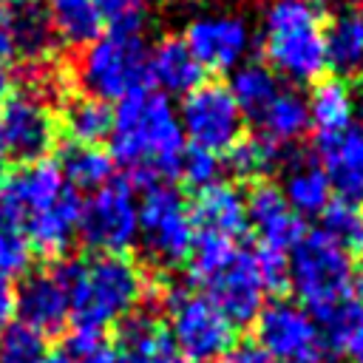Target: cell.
Wrapping results in <instances>:
<instances>
[{
	"instance_id": "obj_21",
	"label": "cell",
	"mask_w": 363,
	"mask_h": 363,
	"mask_svg": "<svg viewBox=\"0 0 363 363\" xmlns=\"http://www.w3.org/2000/svg\"><path fill=\"white\" fill-rule=\"evenodd\" d=\"M326 68L340 77L363 71V9L343 6L323 23Z\"/></svg>"
},
{
	"instance_id": "obj_39",
	"label": "cell",
	"mask_w": 363,
	"mask_h": 363,
	"mask_svg": "<svg viewBox=\"0 0 363 363\" xmlns=\"http://www.w3.org/2000/svg\"><path fill=\"white\" fill-rule=\"evenodd\" d=\"M218 363H275L255 340H235L221 357Z\"/></svg>"
},
{
	"instance_id": "obj_19",
	"label": "cell",
	"mask_w": 363,
	"mask_h": 363,
	"mask_svg": "<svg viewBox=\"0 0 363 363\" xmlns=\"http://www.w3.org/2000/svg\"><path fill=\"white\" fill-rule=\"evenodd\" d=\"M147 79L164 96H184L204 82V68L179 34L156 40L147 51Z\"/></svg>"
},
{
	"instance_id": "obj_36",
	"label": "cell",
	"mask_w": 363,
	"mask_h": 363,
	"mask_svg": "<svg viewBox=\"0 0 363 363\" xmlns=\"http://www.w3.org/2000/svg\"><path fill=\"white\" fill-rule=\"evenodd\" d=\"M218 167H221V159L216 153H207V150H199V147H184V156H182L176 179H182L184 184L201 190V187L218 182Z\"/></svg>"
},
{
	"instance_id": "obj_24",
	"label": "cell",
	"mask_w": 363,
	"mask_h": 363,
	"mask_svg": "<svg viewBox=\"0 0 363 363\" xmlns=\"http://www.w3.org/2000/svg\"><path fill=\"white\" fill-rule=\"evenodd\" d=\"M255 122H258V133L264 139H269L278 147H286L309 130L306 96L292 88H281L275 94V99L255 116Z\"/></svg>"
},
{
	"instance_id": "obj_41",
	"label": "cell",
	"mask_w": 363,
	"mask_h": 363,
	"mask_svg": "<svg viewBox=\"0 0 363 363\" xmlns=\"http://www.w3.org/2000/svg\"><path fill=\"white\" fill-rule=\"evenodd\" d=\"M343 352L349 354V363H363V326H360V332L349 340V346H346Z\"/></svg>"
},
{
	"instance_id": "obj_12",
	"label": "cell",
	"mask_w": 363,
	"mask_h": 363,
	"mask_svg": "<svg viewBox=\"0 0 363 363\" xmlns=\"http://www.w3.org/2000/svg\"><path fill=\"white\" fill-rule=\"evenodd\" d=\"M176 113L184 139H190V147L218 156L227 153L244 136L247 116L241 113L224 82H201L199 88L182 96Z\"/></svg>"
},
{
	"instance_id": "obj_18",
	"label": "cell",
	"mask_w": 363,
	"mask_h": 363,
	"mask_svg": "<svg viewBox=\"0 0 363 363\" xmlns=\"http://www.w3.org/2000/svg\"><path fill=\"white\" fill-rule=\"evenodd\" d=\"M318 164L337 199L363 204V130L349 128L337 136L318 139Z\"/></svg>"
},
{
	"instance_id": "obj_43",
	"label": "cell",
	"mask_w": 363,
	"mask_h": 363,
	"mask_svg": "<svg viewBox=\"0 0 363 363\" xmlns=\"http://www.w3.org/2000/svg\"><path fill=\"white\" fill-rule=\"evenodd\" d=\"M352 99H354V116L360 119V130H363V85L352 91Z\"/></svg>"
},
{
	"instance_id": "obj_8",
	"label": "cell",
	"mask_w": 363,
	"mask_h": 363,
	"mask_svg": "<svg viewBox=\"0 0 363 363\" xmlns=\"http://www.w3.org/2000/svg\"><path fill=\"white\" fill-rule=\"evenodd\" d=\"M193 221L190 201L179 187L162 182L150 184L139 201V241L145 255L162 267L173 269L190 258L193 250Z\"/></svg>"
},
{
	"instance_id": "obj_13",
	"label": "cell",
	"mask_w": 363,
	"mask_h": 363,
	"mask_svg": "<svg viewBox=\"0 0 363 363\" xmlns=\"http://www.w3.org/2000/svg\"><path fill=\"white\" fill-rule=\"evenodd\" d=\"M252 323H255L252 340L272 360L320 363L326 357V349L312 315L289 298H272L269 303H264Z\"/></svg>"
},
{
	"instance_id": "obj_7",
	"label": "cell",
	"mask_w": 363,
	"mask_h": 363,
	"mask_svg": "<svg viewBox=\"0 0 363 363\" xmlns=\"http://www.w3.org/2000/svg\"><path fill=\"white\" fill-rule=\"evenodd\" d=\"M164 309L167 337L187 363H213L235 343V326L196 289H170Z\"/></svg>"
},
{
	"instance_id": "obj_23",
	"label": "cell",
	"mask_w": 363,
	"mask_h": 363,
	"mask_svg": "<svg viewBox=\"0 0 363 363\" xmlns=\"http://www.w3.org/2000/svg\"><path fill=\"white\" fill-rule=\"evenodd\" d=\"M281 196L298 218L320 216L332 201V184L315 159H298L284 170Z\"/></svg>"
},
{
	"instance_id": "obj_38",
	"label": "cell",
	"mask_w": 363,
	"mask_h": 363,
	"mask_svg": "<svg viewBox=\"0 0 363 363\" xmlns=\"http://www.w3.org/2000/svg\"><path fill=\"white\" fill-rule=\"evenodd\" d=\"M20 57V37H17V9L0 3V62L11 68Z\"/></svg>"
},
{
	"instance_id": "obj_14",
	"label": "cell",
	"mask_w": 363,
	"mask_h": 363,
	"mask_svg": "<svg viewBox=\"0 0 363 363\" xmlns=\"http://www.w3.org/2000/svg\"><path fill=\"white\" fill-rule=\"evenodd\" d=\"M182 40L199 60L204 71H218V74H233L241 62H247L252 51V28L244 14L230 11V9H216V11H201L196 14Z\"/></svg>"
},
{
	"instance_id": "obj_20",
	"label": "cell",
	"mask_w": 363,
	"mask_h": 363,
	"mask_svg": "<svg viewBox=\"0 0 363 363\" xmlns=\"http://www.w3.org/2000/svg\"><path fill=\"white\" fill-rule=\"evenodd\" d=\"M113 352L116 363H179L164 323L150 309H136L119 323Z\"/></svg>"
},
{
	"instance_id": "obj_5",
	"label": "cell",
	"mask_w": 363,
	"mask_h": 363,
	"mask_svg": "<svg viewBox=\"0 0 363 363\" xmlns=\"http://www.w3.org/2000/svg\"><path fill=\"white\" fill-rule=\"evenodd\" d=\"M286 286L309 315H318L346 298L354 289L352 255L332 244L320 230L303 233L286 258Z\"/></svg>"
},
{
	"instance_id": "obj_25",
	"label": "cell",
	"mask_w": 363,
	"mask_h": 363,
	"mask_svg": "<svg viewBox=\"0 0 363 363\" xmlns=\"http://www.w3.org/2000/svg\"><path fill=\"white\" fill-rule=\"evenodd\" d=\"M48 23L57 40L68 45H88L102 34V20L96 11V0H45Z\"/></svg>"
},
{
	"instance_id": "obj_37",
	"label": "cell",
	"mask_w": 363,
	"mask_h": 363,
	"mask_svg": "<svg viewBox=\"0 0 363 363\" xmlns=\"http://www.w3.org/2000/svg\"><path fill=\"white\" fill-rule=\"evenodd\" d=\"M252 255H255V264H258V272H261L267 292L286 289V255L278 250H267V247H258Z\"/></svg>"
},
{
	"instance_id": "obj_3",
	"label": "cell",
	"mask_w": 363,
	"mask_h": 363,
	"mask_svg": "<svg viewBox=\"0 0 363 363\" xmlns=\"http://www.w3.org/2000/svg\"><path fill=\"white\" fill-rule=\"evenodd\" d=\"M68 289V320L82 335H102L139 309L147 278L128 255H85L57 267Z\"/></svg>"
},
{
	"instance_id": "obj_29",
	"label": "cell",
	"mask_w": 363,
	"mask_h": 363,
	"mask_svg": "<svg viewBox=\"0 0 363 363\" xmlns=\"http://www.w3.org/2000/svg\"><path fill=\"white\" fill-rule=\"evenodd\" d=\"M284 147L272 145L261 133H244L227 153L224 164L238 176V179H264L278 162H281Z\"/></svg>"
},
{
	"instance_id": "obj_10",
	"label": "cell",
	"mask_w": 363,
	"mask_h": 363,
	"mask_svg": "<svg viewBox=\"0 0 363 363\" xmlns=\"http://www.w3.org/2000/svg\"><path fill=\"white\" fill-rule=\"evenodd\" d=\"M60 122L40 91H14L0 102V184L11 162L31 164L45 159Z\"/></svg>"
},
{
	"instance_id": "obj_22",
	"label": "cell",
	"mask_w": 363,
	"mask_h": 363,
	"mask_svg": "<svg viewBox=\"0 0 363 363\" xmlns=\"http://www.w3.org/2000/svg\"><path fill=\"white\" fill-rule=\"evenodd\" d=\"M306 113H309V128L315 130L318 139L349 130L354 122L352 88L340 77L312 82V91L306 96Z\"/></svg>"
},
{
	"instance_id": "obj_34",
	"label": "cell",
	"mask_w": 363,
	"mask_h": 363,
	"mask_svg": "<svg viewBox=\"0 0 363 363\" xmlns=\"http://www.w3.org/2000/svg\"><path fill=\"white\" fill-rule=\"evenodd\" d=\"M48 363H116V352L102 335L74 332L48 354Z\"/></svg>"
},
{
	"instance_id": "obj_11",
	"label": "cell",
	"mask_w": 363,
	"mask_h": 363,
	"mask_svg": "<svg viewBox=\"0 0 363 363\" xmlns=\"http://www.w3.org/2000/svg\"><path fill=\"white\" fill-rule=\"evenodd\" d=\"M193 281L201 286V295L233 326L252 323L255 315L264 306L267 286L261 281L255 255L250 250L233 247L218 261H213L210 267H204L201 272H196Z\"/></svg>"
},
{
	"instance_id": "obj_46",
	"label": "cell",
	"mask_w": 363,
	"mask_h": 363,
	"mask_svg": "<svg viewBox=\"0 0 363 363\" xmlns=\"http://www.w3.org/2000/svg\"><path fill=\"white\" fill-rule=\"evenodd\" d=\"M182 3H201V0H182Z\"/></svg>"
},
{
	"instance_id": "obj_35",
	"label": "cell",
	"mask_w": 363,
	"mask_h": 363,
	"mask_svg": "<svg viewBox=\"0 0 363 363\" xmlns=\"http://www.w3.org/2000/svg\"><path fill=\"white\" fill-rule=\"evenodd\" d=\"M31 244L26 241L23 230L17 227L14 216L0 201V272L3 275H20L31 267Z\"/></svg>"
},
{
	"instance_id": "obj_30",
	"label": "cell",
	"mask_w": 363,
	"mask_h": 363,
	"mask_svg": "<svg viewBox=\"0 0 363 363\" xmlns=\"http://www.w3.org/2000/svg\"><path fill=\"white\" fill-rule=\"evenodd\" d=\"M320 233L343 252H363V207L346 199H332L320 213Z\"/></svg>"
},
{
	"instance_id": "obj_44",
	"label": "cell",
	"mask_w": 363,
	"mask_h": 363,
	"mask_svg": "<svg viewBox=\"0 0 363 363\" xmlns=\"http://www.w3.org/2000/svg\"><path fill=\"white\" fill-rule=\"evenodd\" d=\"M354 289H357V301L363 303V264L354 269Z\"/></svg>"
},
{
	"instance_id": "obj_27",
	"label": "cell",
	"mask_w": 363,
	"mask_h": 363,
	"mask_svg": "<svg viewBox=\"0 0 363 363\" xmlns=\"http://www.w3.org/2000/svg\"><path fill=\"white\" fill-rule=\"evenodd\" d=\"M113 125V108L96 96H77L68 99L62 111V130L71 136L74 145H99L108 139Z\"/></svg>"
},
{
	"instance_id": "obj_9",
	"label": "cell",
	"mask_w": 363,
	"mask_h": 363,
	"mask_svg": "<svg viewBox=\"0 0 363 363\" xmlns=\"http://www.w3.org/2000/svg\"><path fill=\"white\" fill-rule=\"evenodd\" d=\"M77 235L91 255H125L139 241V201L133 184L111 179L99 190L88 193L79 210Z\"/></svg>"
},
{
	"instance_id": "obj_15",
	"label": "cell",
	"mask_w": 363,
	"mask_h": 363,
	"mask_svg": "<svg viewBox=\"0 0 363 363\" xmlns=\"http://www.w3.org/2000/svg\"><path fill=\"white\" fill-rule=\"evenodd\" d=\"M193 241H216V244H238L247 233V199L233 182H213L196 190L190 201Z\"/></svg>"
},
{
	"instance_id": "obj_42",
	"label": "cell",
	"mask_w": 363,
	"mask_h": 363,
	"mask_svg": "<svg viewBox=\"0 0 363 363\" xmlns=\"http://www.w3.org/2000/svg\"><path fill=\"white\" fill-rule=\"evenodd\" d=\"M11 94V68L0 62V102Z\"/></svg>"
},
{
	"instance_id": "obj_40",
	"label": "cell",
	"mask_w": 363,
	"mask_h": 363,
	"mask_svg": "<svg viewBox=\"0 0 363 363\" xmlns=\"http://www.w3.org/2000/svg\"><path fill=\"white\" fill-rule=\"evenodd\" d=\"M11 315H14V286H11V278L0 272V332L9 326Z\"/></svg>"
},
{
	"instance_id": "obj_28",
	"label": "cell",
	"mask_w": 363,
	"mask_h": 363,
	"mask_svg": "<svg viewBox=\"0 0 363 363\" xmlns=\"http://www.w3.org/2000/svg\"><path fill=\"white\" fill-rule=\"evenodd\" d=\"M113 159L108 150H102L99 145H71L62 153L60 170L65 176V182L79 193V190H99L102 184H108L113 179Z\"/></svg>"
},
{
	"instance_id": "obj_17",
	"label": "cell",
	"mask_w": 363,
	"mask_h": 363,
	"mask_svg": "<svg viewBox=\"0 0 363 363\" xmlns=\"http://www.w3.org/2000/svg\"><path fill=\"white\" fill-rule=\"evenodd\" d=\"M244 199H247V227L255 233L258 247L278 252L292 250L295 241L303 235V224L284 201L278 184L255 182Z\"/></svg>"
},
{
	"instance_id": "obj_2",
	"label": "cell",
	"mask_w": 363,
	"mask_h": 363,
	"mask_svg": "<svg viewBox=\"0 0 363 363\" xmlns=\"http://www.w3.org/2000/svg\"><path fill=\"white\" fill-rule=\"evenodd\" d=\"M0 201L14 216L31 252L62 255L79 230V193L65 182L62 170L51 159L20 164L0 184Z\"/></svg>"
},
{
	"instance_id": "obj_45",
	"label": "cell",
	"mask_w": 363,
	"mask_h": 363,
	"mask_svg": "<svg viewBox=\"0 0 363 363\" xmlns=\"http://www.w3.org/2000/svg\"><path fill=\"white\" fill-rule=\"evenodd\" d=\"M0 3H6V6H11V9H23V6H31V0H0Z\"/></svg>"
},
{
	"instance_id": "obj_33",
	"label": "cell",
	"mask_w": 363,
	"mask_h": 363,
	"mask_svg": "<svg viewBox=\"0 0 363 363\" xmlns=\"http://www.w3.org/2000/svg\"><path fill=\"white\" fill-rule=\"evenodd\" d=\"M48 354L45 337L23 323H11L0 332V363H48Z\"/></svg>"
},
{
	"instance_id": "obj_31",
	"label": "cell",
	"mask_w": 363,
	"mask_h": 363,
	"mask_svg": "<svg viewBox=\"0 0 363 363\" xmlns=\"http://www.w3.org/2000/svg\"><path fill=\"white\" fill-rule=\"evenodd\" d=\"M318 332H320V340H323V349L326 354L329 352H343L349 346V340L360 332L363 326V303L352 295L318 315H312Z\"/></svg>"
},
{
	"instance_id": "obj_6",
	"label": "cell",
	"mask_w": 363,
	"mask_h": 363,
	"mask_svg": "<svg viewBox=\"0 0 363 363\" xmlns=\"http://www.w3.org/2000/svg\"><path fill=\"white\" fill-rule=\"evenodd\" d=\"M147 43L142 34L102 31L91 40L77 62V79L88 96L122 102L147 88Z\"/></svg>"
},
{
	"instance_id": "obj_32",
	"label": "cell",
	"mask_w": 363,
	"mask_h": 363,
	"mask_svg": "<svg viewBox=\"0 0 363 363\" xmlns=\"http://www.w3.org/2000/svg\"><path fill=\"white\" fill-rule=\"evenodd\" d=\"M96 11L102 20V31L145 37L153 6L150 0H96Z\"/></svg>"
},
{
	"instance_id": "obj_16",
	"label": "cell",
	"mask_w": 363,
	"mask_h": 363,
	"mask_svg": "<svg viewBox=\"0 0 363 363\" xmlns=\"http://www.w3.org/2000/svg\"><path fill=\"white\" fill-rule=\"evenodd\" d=\"M14 312L17 323L34 329L37 335H54L68 320V289L54 269L26 272L20 286L14 289Z\"/></svg>"
},
{
	"instance_id": "obj_4",
	"label": "cell",
	"mask_w": 363,
	"mask_h": 363,
	"mask_svg": "<svg viewBox=\"0 0 363 363\" xmlns=\"http://www.w3.org/2000/svg\"><path fill=\"white\" fill-rule=\"evenodd\" d=\"M323 9L318 0H267L261 14L264 65L289 82H318L326 71Z\"/></svg>"
},
{
	"instance_id": "obj_26",
	"label": "cell",
	"mask_w": 363,
	"mask_h": 363,
	"mask_svg": "<svg viewBox=\"0 0 363 363\" xmlns=\"http://www.w3.org/2000/svg\"><path fill=\"white\" fill-rule=\"evenodd\" d=\"M227 88H230L235 105L241 108V113L255 119L275 99V94L281 91V79L264 62H250L247 60L230 74Z\"/></svg>"
},
{
	"instance_id": "obj_1",
	"label": "cell",
	"mask_w": 363,
	"mask_h": 363,
	"mask_svg": "<svg viewBox=\"0 0 363 363\" xmlns=\"http://www.w3.org/2000/svg\"><path fill=\"white\" fill-rule=\"evenodd\" d=\"M108 139V153L128 173V182L150 187L179 176L184 133L170 96L145 88L122 99L113 111Z\"/></svg>"
}]
</instances>
